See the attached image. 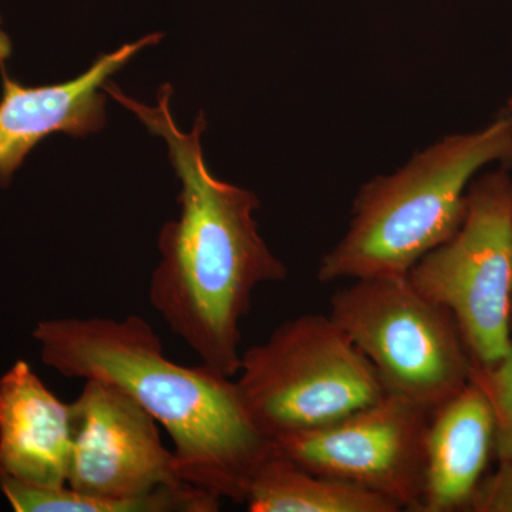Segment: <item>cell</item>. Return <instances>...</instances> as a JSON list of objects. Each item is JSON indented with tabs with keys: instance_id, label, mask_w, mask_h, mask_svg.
Listing matches in <instances>:
<instances>
[{
	"instance_id": "obj_1",
	"label": "cell",
	"mask_w": 512,
	"mask_h": 512,
	"mask_svg": "<svg viewBox=\"0 0 512 512\" xmlns=\"http://www.w3.org/2000/svg\"><path fill=\"white\" fill-rule=\"evenodd\" d=\"M104 92L126 107L154 136L163 138L181 183L180 217L158 237L161 259L148 298L174 335L222 376H237L242 322L261 285L286 281L288 268L259 234V198L215 177L205 163L204 114L185 133L171 113L173 87L163 84L157 103L146 106L107 82Z\"/></svg>"
},
{
	"instance_id": "obj_2",
	"label": "cell",
	"mask_w": 512,
	"mask_h": 512,
	"mask_svg": "<svg viewBox=\"0 0 512 512\" xmlns=\"http://www.w3.org/2000/svg\"><path fill=\"white\" fill-rule=\"evenodd\" d=\"M33 338L43 362L60 375L116 384L151 414L173 440L184 483L245 504L256 468L275 443L256 429L235 377L173 362L137 315L45 320Z\"/></svg>"
},
{
	"instance_id": "obj_3",
	"label": "cell",
	"mask_w": 512,
	"mask_h": 512,
	"mask_svg": "<svg viewBox=\"0 0 512 512\" xmlns=\"http://www.w3.org/2000/svg\"><path fill=\"white\" fill-rule=\"evenodd\" d=\"M493 164L512 165V124L504 113L440 138L393 173L367 181L345 234L320 259V284L409 275L457 231L468 188Z\"/></svg>"
},
{
	"instance_id": "obj_4",
	"label": "cell",
	"mask_w": 512,
	"mask_h": 512,
	"mask_svg": "<svg viewBox=\"0 0 512 512\" xmlns=\"http://www.w3.org/2000/svg\"><path fill=\"white\" fill-rule=\"evenodd\" d=\"M72 407L66 487L0 477L18 512H215L221 498L184 483L160 424L116 384L84 380Z\"/></svg>"
},
{
	"instance_id": "obj_5",
	"label": "cell",
	"mask_w": 512,
	"mask_h": 512,
	"mask_svg": "<svg viewBox=\"0 0 512 512\" xmlns=\"http://www.w3.org/2000/svg\"><path fill=\"white\" fill-rule=\"evenodd\" d=\"M235 377L249 417L271 441L345 419L387 393L369 359L322 313L285 320L242 352Z\"/></svg>"
},
{
	"instance_id": "obj_6",
	"label": "cell",
	"mask_w": 512,
	"mask_h": 512,
	"mask_svg": "<svg viewBox=\"0 0 512 512\" xmlns=\"http://www.w3.org/2000/svg\"><path fill=\"white\" fill-rule=\"evenodd\" d=\"M330 318L375 367L387 393L431 413L470 383L456 320L407 276L356 279L330 296Z\"/></svg>"
},
{
	"instance_id": "obj_7",
	"label": "cell",
	"mask_w": 512,
	"mask_h": 512,
	"mask_svg": "<svg viewBox=\"0 0 512 512\" xmlns=\"http://www.w3.org/2000/svg\"><path fill=\"white\" fill-rule=\"evenodd\" d=\"M414 288L456 320L471 360L494 365L512 348V175L483 171L457 231L413 266Z\"/></svg>"
},
{
	"instance_id": "obj_8",
	"label": "cell",
	"mask_w": 512,
	"mask_h": 512,
	"mask_svg": "<svg viewBox=\"0 0 512 512\" xmlns=\"http://www.w3.org/2000/svg\"><path fill=\"white\" fill-rule=\"evenodd\" d=\"M430 417L426 407L386 393L345 419L274 443L313 473L375 491L402 511L421 512Z\"/></svg>"
},
{
	"instance_id": "obj_9",
	"label": "cell",
	"mask_w": 512,
	"mask_h": 512,
	"mask_svg": "<svg viewBox=\"0 0 512 512\" xmlns=\"http://www.w3.org/2000/svg\"><path fill=\"white\" fill-rule=\"evenodd\" d=\"M161 33L104 53L69 82L28 87L3 74L0 100V187H6L26 156L55 133L86 137L106 123L104 84L146 47L157 45Z\"/></svg>"
},
{
	"instance_id": "obj_10",
	"label": "cell",
	"mask_w": 512,
	"mask_h": 512,
	"mask_svg": "<svg viewBox=\"0 0 512 512\" xmlns=\"http://www.w3.org/2000/svg\"><path fill=\"white\" fill-rule=\"evenodd\" d=\"M72 446V407L19 360L0 377V477L66 487Z\"/></svg>"
},
{
	"instance_id": "obj_11",
	"label": "cell",
	"mask_w": 512,
	"mask_h": 512,
	"mask_svg": "<svg viewBox=\"0 0 512 512\" xmlns=\"http://www.w3.org/2000/svg\"><path fill=\"white\" fill-rule=\"evenodd\" d=\"M493 451V410L483 390L470 380L431 413L421 512L467 510Z\"/></svg>"
},
{
	"instance_id": "obj_12",
	"label": "cell",
	"mask_w": 512,
	"mask_h": 512,
	"mask_svg": "<svg viewBox=\"0 0 512 512\" xmlns=\"http://www.w3.org/2000/svg\"><path fill=\"white\" fill-rule=\"evenodd\" d=\"M245 505L251 512H400L384 495L313 473L278 447L256 468Z\"/></svg>"
},
{
	"instance_id": "obj_13",
	"label": "cell",
	"mask_w": 512,
	"mask_h": 512,
	"mask_svg": "<svg viewBox=\"0 0 512 512\" xmlns=\"http://www.w3.org/2000/svg\"><path fill=\"white\" fill-rule=\"evenodd\" d=\"M470 380L490 402L494 419V453L500 461H512V348L494 365L473 363Z\"/></svg>"
},
{
	"instance_id": "obj_14",
	"label": "cell",
	"mask_w": 512,
	"mask_h": 512,
	"mask_svg": "<svg viewBox=\"0 0 512 512\" xmlns=\"http://www.w3.org/2000/svg\"><path fill=\"white\" fill-rule=\"evenodd\" d=\"M467 510L512 512V461H500V466L493 474L483 477Z\"/></svg>"
},
{
	"instance_id": "obj_15",
	"label": "cell",
	"mask_w": 512,
	"mask_h": 512,
	"mask_svg": "<svg viewBox=\"0 0 512 512\" xmlns=\"http://www.w3.org/2000/svg\"><path fill=\"white\" fill-rule=\"evenodd\" d=\"M10 42L8 36L2 32L0 29V67H2V72H5V67H3V63L10 56Z\"/></svg>"
},
{
	"instance_id": "obj_16",
	"label": "cell",
	"mask_w": 512,
	"mask_h": 512,
	"mask_svg": "<svg viewBox=\"0 0 512 512\" xmlns=\"http://www.w3.org/2000/svg\"><path fill=\"white\" fill-rule=\"evenodd\" d=\"M504 114L505 116L508 117V120H510L512 124V93L511 96L508 97L507 106H505Z\"/></svg>"
}]
</instances>
